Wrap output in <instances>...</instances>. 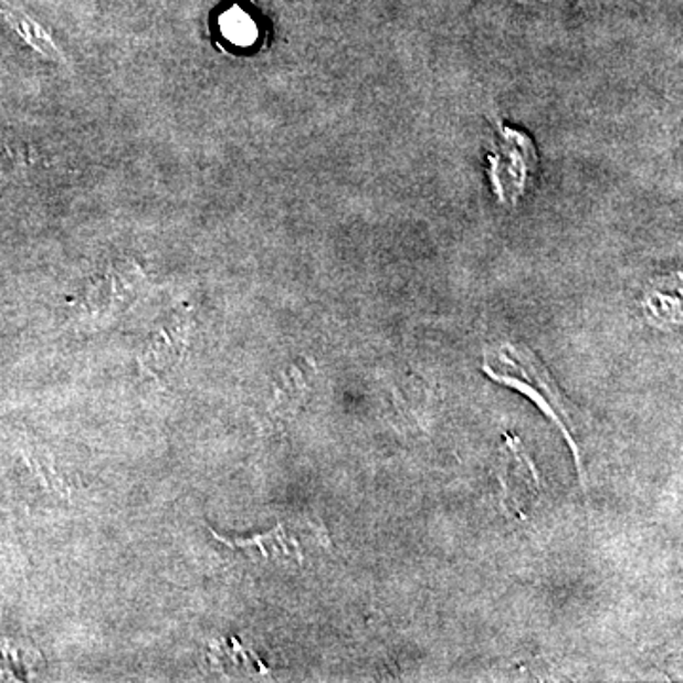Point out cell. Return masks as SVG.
<instances>
[{"mask_svg":"<svg viewBox=\"0 0 683 683\" xmlns=\"http://www.w3.org/2000/svg\"><path fill=\"white\" fill-rule=\"evenodd\" d=\"M0 15L4 18L10 28L14 29L15 33L20 34L21 41L33 48L34 52H39L42 57L55 61V63L65 61V55L61 52L52 33L42 25L41 21L34 20L33 15L23 12L21 8L8 4L4 0H0Z\"/></svg>","mask_w":683,"mask_h":683,"instance_id":"cell-1","label":"cell"},{"mask_svg":"<svg viewBox=\"0 0 683 683\" xmlns=\"http://www.w3.org/2000/svg\"><path fill=\"white\" fill-rule=\"evenodd\" d=\"M143 274L135 269V264H120L108 270V274L94 288L95 306L101 309H113L114 306H126L135 295V288L141 282Z\"/></svg>","mask_w":683,"mask_h":683,"instance_id":"cell-2","label":"cell"},{"mask_svg":"<svg viewBox=\"0 0 683 683\" xmlns=\"http://www.w3.org/2000/svg\"><path fill=\"white\" fill-rule=\"evenodd\" d=\"M187 348V328L168 327L156 335L155 340L148 344L143 356V369L150 375H160L161 370L174 367L181 359Z\"/></svg>","mask_w":683,"mask_h":683,"instance_id":"cell-3","label":"cell"},{"mask_svg":"<svg viewBox=\"0 0 683 683\" xmlns=\"http://www.w3.org/2000/svg\"><path fill=\"white\" fill-rule=\"evenodd\" d=\"M214 539L224 543L230 549L251 550L259 549V555L269 558V556H291L293 549H298L295 542H291L285 537L283 526L272 529L269 534H259L251 537H222L217 532H211Z\"/></svg>","mask_w":683,"mask_h":683,"instance_id":"cell-4","label":"cell"},{"mask_svg":"<svg viewBox=\"0 0 683 683\" xmlns=\"http://www.w3.org/2000/svg\"><path fill=\"white\" fill-rule=\"evenodd\" d=\"M222 33L238 46H249L256 39L255 21L251 20L242 8H230L221 18Z\"/></svg>","mask_w":683,"mask_h":683,"instance_id":"cell-5","label":"cell"}]
</instances>
